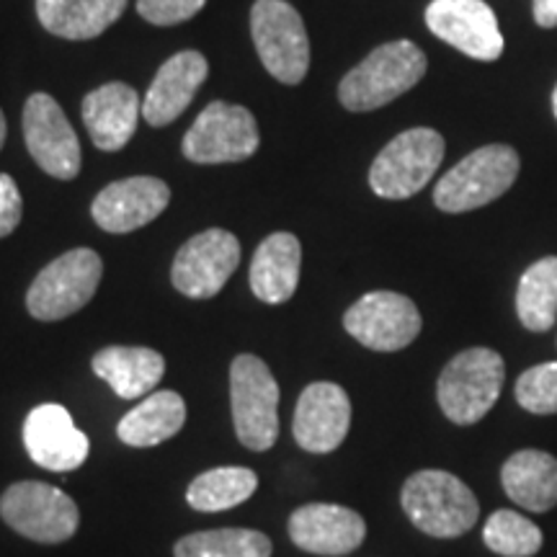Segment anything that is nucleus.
I'll return each mask as SVG.
<instances>
[{
	"mask_svg": "<svg viewBox=\"0 0 557 557\" xmlns=\"http://www.w3.org/2000/svg\"><path fill=\"white\" fill-rule=\"evenodd\" d=\"M259 127L246 107L212 101L184 135V156L191 163H240L259 150Z\"/></svg>",
	"mask_w": 557,
	"mask_h": 557,
	"instance_id": "nucleus-10",
	"label": "nucleus"
},
{
	"mask_svg": "<svg viewBox=\"0 0 557 557\" xmlns=\"http://www.w3.org/2000/svg\"><path fill=\"white\" fill-rule=\"evenodd\" d=\"M426 26L472 60L493 62L504 54V34L485 0H431Z\"/></svg>",
	"mask_w": 557,
	"mask_h": 557,
	"instance_id": "nucleus-14",
	"label": "nucleus"
},
{
	"mask_svg": "<svg viewBox=\"0 0 557 557\" xmlns=\"http://www.w3.org/2000/svg\"><path fill=\"white\" fill-rule=\"evenodd\" d=\"M186 403L173 389L150 393L116 426V436L129 447H158L184 429Z\"/></svg>",
	"mask_w": 557,
	"mask_h": 557,
	"instance_id": "nucleus-25",
	"label": "nucleus"
},
{
	"mask_svg": "<svg viewBox=\"0 0 557 557\" xmlns=\"http://www.w3.org/2000/svg\"><path fill=\"white\" fill-rule=\"evenodd\" d=\"M259 478L248 468H214L191 480L186 500L201 513H218L235 508L253 496Z\"/></svg>",
	"mask_w": 557,
	"mask_h": 557,
	"instance_id": "nucleus-27",
	"label": "nucleus"
},
{
	"mask_svg": "<svg viewBox=\"0 0 557 557\" xmlns=\"http://www.w3.org/2000/svg\"><path fill=\"white\" fill-rule=\"evenodd\" d=\"M139 116L143 101L127 83H107L83 99V122L99 150H122L137 132Z\"/></svg>",
	"mask_w": 557,
	"mask_h": 557,
	"instance_id": "nucleus-20",
	"label": "nucleus"
},
{
	"mask_svg": "<svg viewBox=\"0 0 557 557\" xmlns=\"http://www.w3.org/2000/svg\"><path fill=\"white\" fill-rule=\"evenodd\" d=\"M207 73L209 65L205 54L194 50L178 52L165 60L143 99V120L152 127H165V124L176 122L189 109L201 83L207 81Z\"/></svg>",
	"mask_w": 557,
	"mask_h": 557,
	"instance_id": "nucleus-19",
	"label": "nucleus"
},
{
	"mask_svg": "<svg viewBox=\"0 0 557 557\" xmlns=\"http://www.w3.org/2000/svg\"><path fill=\"white\" fill-rule=\"evenodd\" d=\"M24 447L39 468L73 472L88 459L90 442L58 403L34 408L24 421Z\"/></svg>",
	"mask_w": 557,
	"mask_h": 557,
	"instance_id": "nucleus-16",
	"label": "nucleus"
},
{
	"mask_svg": "<svg viewBox=\"0 0 557 557\" xmlns=\"http://www.w3.org/2000/svg\"><path fill=\"white\" fill-rule=\"evenodd\" d=\"M127 0H37V16L60 39L86 41L116 24Z\"/></svg>",
	"mask_w": 557,
	"mask_h": 557,
	"instance_id": "nucleus-24",
	"label": "nucleus"
},
{
	"mask_svg": "<svg viewBox=\"0 0 557 557\" xmlns=\"http://www.w3.org/2000/svg\"><path fill=\"white\" fill-rule=\"evenodd\" d=\"M0 517L21 537L60 545L75 537L81 527V511L75 500L60 487L39 480H21L0 496Z\"/></svg>",
	"mask_w": 557,
	"mask_h": 557,
	"instance_id": "nucleus-9",
	"label": "nucleus"
},
{
	"mask_svg": "<svg viewBox=\"0 0 557 557\" xmlns=\"http://www.w3.org/2000/svg\"><path fill=\"white\" fill-rule=\"evenodd\" d=\"M169 201L171 189L163 181L152 176H135L109 184L96 197L90 214H94L96 225L101 230L124 235L150 225L158 214H163Z\"/></svg>",
	"mask_w": 557,
	"mask_h": 557,
	"instance_id": "nucleus-18",
	"label": "nucleus"
},
{
	"mask_svg": "<svg viewBox=\"0 0 557 557\" xmlns=\"http://www.w3.org/2000/svg\"><path fill=\"white\" fill-rule=\"evenodd\" d=\"M426 54L413 41H389L348 70L338 86V99L344 109L357 114L382 109L413 88L426 75Z\"/></svg>",
	"mask_w": 557,
	"mask_h": 557,
	"instance_id": "nucleus-1",
	"label": "nucleus"
},
{
	"mask_svg": "<svg viewBox=\"0 0 557 557\" xmlns=\"http://www.w3.org/2000/svg\"><path fill=\"white\" fill-rule=\"evenodd\" d=\"M233 423L243 447L267 451L278 436V385L269 364L253 354H240L230 367Z\"/></svg>",
	"mask_w": 557,
	"mask_h": 557,
	"instance_id": "nucleus-5",
	"label": "nucleus"
},
{
	"mask_svg": "<svg viewBox=\"0 0 557 557\" xmlns=\"http://www.w3.org/2000/svg\"><path fill=\"white\" fill-rule=\"evenodd\" d=\"M207 0H137V13L156 26H176L205 9Z\"/></svg>",
	"mask_w": 557,
	"mask_h": 557,
	"instance_id": "nucleus-31",
	"label": "nucleus"
},
{
	"mask_svg": "<svg viewBox=\"0 0 557 557\" xmlns=\"http://www.w3.org/2000/svg\"><path fill=\"white\" fill-rule=\"evenodd\" d=\"M517 315L532 333L553 329L557 320V256H545L521 274Z\"/></svg>",
	"mask_w": 557,
	"mask_h": 557,
	"instance_id": "nucleus-26",
	"label": "nucleus"
},
{
	"mask_svg": "<svg viewBox=\"0 0 557 557\" xmlns=\"http://www.w3.org/2000/svg\"><path fill=\"white\" fill-rule=\"evenodd\" d=\"M517 403L527 413H557V361L529 367L517 380Z\"/></svg>",
	"mask_w": 557,
	"mask_h": 557,
	"instance_id": "nucleus-30",
	"label": "nucleus"
},
{
	"mask_svg": "<svg viewBox=\"0 0 557 557\" xmlns=\"http://www.w3.org/2000/svg\"><path fill=\"white\" fill-rule=\"evenodd\" d=\"M103 274L101 256L90 248H75L39 271L26 292V310L32 318L62 320L86 308L99 289Z\"/></svg>",
	"mask_w": 557,
	"mask_h": 557,
	"instance_id": "nucleus-7",
	"label": "nucleus"
},
{
	"mask_svg": "<svg viewBox=\"0 0 557 557\" xmlns=\"http://www.w3.org/2000/svg\"><path fill=\"white\" fill-rule=\"evenodd\" d=\"M5 135H9V127H5V116H3V111H0V148H3Z\"/></svg>",
	"mask_w": 557,
	"mask_h": 557,
	"instance_id": "nucleus-34",
	"label": "nucleus"
},
{
	"mask_svg": "<svg viewBox=\"0 0 557 557\" xmlns=\"http://www.w3.org/2000/svg\"><path fill=\"white\" fill-rule=\"evenodd\" d=\"M302 246L292 233H274L256 248L250 289L267 305H282L297 292Z\"/></svg>",
	"mask_w": 557,
	"mask_h": 557,
	"instance_id": "nucleus-22",
	"label": "nucleus"
},
{
	"mask_svg": "<svg viewBox=\"0 0 557 557\" xmlns=\"http://www.w3.org/2000/svg\"><path fill=\"white\" fill-rule=\"evenodd\" d=\"M351 429V400L336 382H312L297 400L295 442L310 455L336 451Z\"/></svg>",
	"mask_w": 557,
	"mask_h": 557,
	"instance_id": "nucleus-15",
	"label": "nucleus"
},
{
	"mask_svg": "<svg viewBox=\"0 0 557 557\" xmlns=\"http://www.w3.org/2000/svg\"><path fill=\"white\" fill-rule=\"evenodd\" d=\"M553 111H555V120H557V86L553 90Z\"/></svg>",
	"mask_w": 557,
	"mask_h": 557,
	"instance_id": "nucleus-35",
	"label": "nucleus"
},
{
	"mask_svg": "<svg viewBox=\"0 0 557 557\" xmlns=\"http://www.w3.org/2000/svg\"><path fill=\"white\" fill-rule=\"evenodd\" d=\"M504 382L506 364L498 351L485 346L465 348L438 374V408L457 426H472L496 406Z\"/></svg>",
	"mask_w": 557,
	"mask_h": 557,
	"instance_id": "nucleus-3",
	"label": "nucleus"
},
{
	"mask_svg": "<svg viewBox=\"0 0 557 557\" xmlns=\"http://www.w3.org/2000/svg\"><path fill=\"white\" fill-rule=\"evenodd\" d=\"M344 329L361 346L393 354L413 344L423 329V320L413 299L380 289L369 292L346 310Z\"/></svg>",
	"mask_w": 557,
	"mask_h": 557,
	"instance_id": "nucleus-11",
	"label": "nucleus"
},
{
	"mask_svg": "<svg viewBox=\"0 0 557 557\" xmlns=\"http://www.w3.org/2000/svg\"><path fill=\"white\" fill-rule=\"evenodd\" d=\"M400 504L416 529L436 540H457L478 524L480 504L468 483L444 470H421L403 485Z\"/></svg>",
	"mask_w": 557,
	"mask_h": 557,
	"instance_id": "nucleus-2",
	"label": "nucleus"
},
{
	"mask_svg": "<svg viewBox=\"0 0 557 557\" xmlns=\"http://www.w3.org/2000/svg\"><path fill=\"white\" fill-rule=\"evenodd\" d=\"M289 537L299 549L320 557H341L361 547L367 521L354 508L308 504L289 517Z\"/></svg>",
	"mask_w": 557,
	"mask_h": 557,
	"instance_id": "nucleus-17",
	"label": "nucleus"
},
{
	"mask_svg": "<svg viewBox=\"0 0 557 557\" xmlns=\"http://www.w3.org/2000/svg\"><path fill=\"white\" fill-rule=\"evenodd\" d=\"M90 367L122 400L148 398L165 374V359L145 346L101 348Z\"/></svg>",
	"mask_w": 557,
	"mask_h": 557,
	"instance_id": "nucleus-21",
	"label": "nucleus"
},
{
	"mask_svg": "<svg viewBox=\"0 0 557 557\" xmlns=\"http://www.w3.org/2000/svg\"><path fill=\"white\" fill-rule=\"evenodd\" d=\"M240 263V243L227 230L212 227L186 240L173 261L171 278L181 295L209 299L225 287Z\"/></svg>",
	"mask_w": 557,
	"mask_h": 557,
	"instance_id": "nucleus-12",
	"label": "nucleus"
},
{
	"mask_svg": "<svg viewBox=\"0 0 557 557\" xmlns=\"http://www.w3.org/2000/svg\"><path fill=\"white\" fill-rule=\"evenodd\" d=\"M542 529L519 511L491 513L483 529V542L491 553L500 557H534L542 549Z\"/></svg>",
	"mask_w": 557,
	"mask_h": 557,
	"instance_id": "nucleus-29",
	"label": "nucleus"
},
{
	"mask_svg": "<svg viewBox=\"0 0 557 557\" xmlns=\"http://www.w3.org/2000/svg\"><path fill=\"white\" fill-rule=\"evenodd\" d=\"M534 21L542 29H555L557 26V0H534L532 3Z\"/></svg>",
	"mask_w": 557,
	"mask_h": 557,
	"instance_id": "nucleus-33",
	"label": "nucleus"
},
{
	"mask_svg": "<svg viewBox=\"0 0 557 557\" xmlns=\"http://www.w3.org/2000/svg\"><path fill=\"white\" fill-rule=\"evenodd\" d=\"M500 485L513 504L534 513L557 506V459L542 449L513 451L500 468Z\"/></svg>",
	"mask_w": 557,
	"mask_h": 557,
	"instance_id": "nucleus-23",
	"label": "nucleus"
},
{
	"mask_svg": "<svg viewBox=\"0 0 557 557\" xmlns=\"http://www.w3.org/2000/svg\"><path fill=\"white\" fill-rule=\"evenodd\" d=\"M250 34L263 67L276 81L297 86L310 70V39L305 21L287 0H256Z\"/></svg>",
	"mask_w": 557,
	"mask_h": 557,
	"instance_id": "nucleus-8",
	"label": "nucleus"
},
{
	"mask_svg": "<svg viewBox=\"0 0 557 557\" xmlns=\"http://www.w3.org/2000/svg\"><path fill=\"white\" fill-rule=\"evenodd\" d=\"M519 152L511 145H485L462 158L436 184L434 205L442 212L462 214L480 209L511 189L519 176Z\"/></svg>",
	"mask_w": 557,
	"mask_h": 557,
	"instance_id": "nucleus-4",
	"label": "nucleus"
},
{
	"mask_svg": "<svg viewBox=\"0 0 557 557\" xmlns=\"http://www.w3.org/2000/svg\"><path fill=\"white\" fill-rule=\"evenodd\" d=\"M24 139L34 163L52 178L73 181L81 173L78 135L52 96H29L24 107Z\"/></svg>",
	"mask_w": 557,
	"mask_h": 557,
	"instance_id": "nucleus-13",
	"label": "nucleus"
},
{
	"mask_svg": "<svg viewBox=\"0 0 557 557\" xmlns=\"http://www.w3.org/2000/svg\"><path fill=\"white\" fill-rule=\"evenodd\" d=\"M21 214H24V199L9 173H0V238L11 235L18 227Z\"/></svg>",
	"mask_w": 557,
	"mask_h": 557,
	"instance_id": "nucleus-32",
	"label": "nucleus"
},
{
	"mask_svg": "<svg viewBox=\"0 0 557 557\" xmlns=\"http://www.w3.org/2000/svg\"><path fill=\"white\" fill-rule=\"evenodd\" d=\"M447 143L436 129L413 127L389 139L369 169V186L382 199H410L434 178Z\"/></svg>",
	"mask_w": 557,
	"mask_h": 557,
	"instance_id": "nucleus-6",
	"label": "nucleus"
},
{
	"mask_svg": "<svg viewBox=\"0 0 557 557\" xmlns=\"http://www.w3.org/2000/svg\"><path fill=\"white\" fill-rule=\"evenodd\" d=\"M271 540L256 529H209L178 540L176 557H271Z\"/></svg>",
	"mask_w": 557,
	"mask_h": 557,
	"instance_id": "nucleus-28",
	"label": "nucleus"
}]
</instances>
